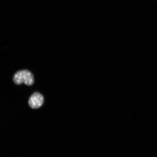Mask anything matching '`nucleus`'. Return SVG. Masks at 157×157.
Masks as SVG:
<instances>
[{"instance_id":"obj_1","label":"nucleus","mask_w":157,"mask_h":157,"mask_svg":"<svg viewBox=\"0 0 157 157\" xmlns=\"http://www.w3.org/2000/svg\"><path fill=\"white\" fill-rule=\"evenodd\" d=\"M13 82L17 85L24 83L27 86H32L34 83V75L27 70L19 71L15 72L13 76Z\"/></svg>"},{"instance_id":"obj_2","label":"nucleus","mask_w":157,"mask_h":157,"mask_svg":"<svg viewBox=\"0 0 157 157\" xmlns=\"http://www.w3.org/2000/svg\"><path fill=\"white\" fill-rule=\"evenodd\" d=\"M44 97L42 94L35 92L31 95L29 100V105L33 109L40 108L44 103Z\"/></svg>"}]
</instances>
